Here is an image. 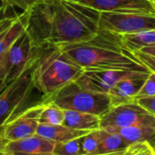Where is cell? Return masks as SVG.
Wrapping results in <instances>:
<instances>
[{"mask_svg":"<svg viewBox=\"0 0 155 155\" xmlns=\"http://www.w3.org/2000/svg\"><path fill=\"white\" fill-rule=\"evenodd\" d=\"M28 24V13L27 11L22 12V14L15 15L13 23L7 29L4 39L0 45V55L4 54L22 35L26 30Z\"/></svg>","mask_w":155,"mask_h":155,"instance_id":"18","label":"cell"},{"mask_svg":"<svg viewBox=\"0 0 155 155\" xmlns=\"http://www.w3.org/2000/svg\"><path fill=\"white\" fill-rule=\"evenodd\" d=\"M45 106L42 102L36 105L25 108L1 130L3 136L8 142L16 141L36 134L39 125L40 114Z\"/></svg>","mask_w":155,"mask_h":155,"instance_id":"9","label":"cell"},{"mask_svg":"<svg viewBox=\"0 0 155 155\" xmlns=\"http://www.w3.org/2000/svg\"><path fill=\"white\" fill-rule=\"evenodd\" d=\"M125 155H155V149L148 142L135 143L125 150Z\"/></svg>","mask_w":155,"mask_h":155,"instance_id":"23","label":"cell"},{"mask_svg":"<svg viewBox=\"0 0 155 155\" xmlns=\"http://www.w3.org/2000/svg\"><path fill=\"white\" fill-rule=\"evenodd\" d=\"M88 131H80L70 128L64 124H39L36 134L52 141L55 143L70 141L87 134Z\"/></svg>","mask_w":155,"mask_h":155,"instance_id":"15","label":"cell"},{"mask_svg":"<svg viewBox=\"0 0 155 155\" xmlns=\"http://www.w3.org/2000/svg\"><path fill=\"white\" fill-rule=\"evenodd\" d=\"M54 155H84L83 151V136L66 141L57 143L54 145Z\"/></svg>","mask_w":155,"mask_h":155,"instance_id":"21","label":"cell"},{"mask_svg":"<svg viewBox=\"0 0 155 155\" xmlns=\"http://www.w3.org/2000/svg\"><path fill=\"white\" fill-rule=\"evenodd\" d=\"M4 74V62H3V54L0 55V82L3 79Z\"/></svg>","mask_w":155,"mask_h":155,"instance_id":"30","label":"cell"},{"mask_svg":"<svg viewBox=\"0 0 155 155\" xmlns=\"http://www.w3.org/2000/svg\"><path fill=\"white\" fill-rule=\"evenodd\" d=\"M27 13L26 31L38 47L86 41L99 30L101 13L78 2L40 0Z\"/></svg>","mask_w":155,"mask_h":155,"instance_id":"1","label":"cell"},{"mask_svg":"<svg viewBox=\"0 0 155 155\" xmlns=\"http://www.w3.org/2000/svg\"><path fill=\"white\" fill-rule=\"evenodd\" d=\"M100 117L92 114L82 113L72 110H64V120L63 124L80 131H94L100 129Z\"/></svg>","mask_w":155,"mask_h":155,"instance_id":"16","label":"cell"},{"mask_svg":"<svg viewBox=\"0 0 155 155\" xmlns=\"http://www.w3.org/2000/svg\"><path fill=\"white\" fill-rule=\"evenodd\" d=\"M141 71L132 70H84L82 75L76 80V83L84 89L89 91L109 94L112 88L121 80L132 76Z\"/></svg>","mask_w":155,"mask_h":155,"instance_id":"10","label":"cell"},{"mask_svg":"<svg viewBox=\"0 0 155 155\" xmlns=\"http://www.w3.org/2000/svg\"><path fill=\"white\" fill-rule=\"evenodd\" d=\"M96 155H125V151H122V152H118V153H110V154H96Z\"/></svg>","mask_w":155,"mask_h":155,"instance_id":"32","label":"cell"},{"mask_svg":"<svg viewBox=\"0 0 155 155\" xmlns=\"http://www.w3.org/2000/svg\"><path fill=\"white\" fill-rule=\"evenodd\" d=\"M59 46V45H58ZM62 51L84 70H132L150 72L133 53L126 50L121 35L99 29L90 39L60 45Z\"/></svg>","mask_w":155,"mask_h":155,"instance_id":"2","label":"cell"},{"mask_svg":"<svg viewBox=\"0 0 155 155\" xmlns=\"http://www.w3.org/2000/svg\"><path fill=\"white\" fill-rule=\"evenodd\" d=\"M151 72H139L119 81L109 92L111 105L135 102V97L143 87Z\"/></svg>","mask_w":155,"mask_h":155,"instance_id":"12","label":"cell"},{"mask_svg":"<svg viewBox=\"0 0 155 155\" xmlns=\"http://www.w3.org/2000/svg\"><path fill=\"white\" fill-rule=\"evenodd\" d=\"M6 9H7V8L4 5V4H3L2 0H0V17L4 16V15H5V11H6Z\"/></svg>","mask_w":155,"mask_h":155,"instance_id":"31","label":"cell"},{"mask_svg":"<svg viewBox=\"0 0 155 155\" xmlns=\"http://www.w3.org/2000/svg\"><path fill=\"white\" fill-rule=\"evenodd\" d=\"M44 101L52 103L63 110L87 113L99 117L105 114L112 107L109 94L84 89L76 81L64 85Z\"/></svg>","mask_w":155,"mask_h":155,"instance_id":"4","label":"cell"},{"mask_svg":"<svg viewBox=\"0 0 155 155\" xmlns=\"http://www.w3.org/2000/svg\"><path fill=\"white\" fill-rule=\"evenodd\" d=\"M81 4L100 13L155 14V5L151 0H84Z\"/></svg>","mask_w":155,"mask_h":155,"instance_id":"11","label":"cell"},{"mask_svg":"<svg viewBox=\"0 0 155 155\" xmlns=\"http://www.w3.org/2000/svg\"><path fill=\"white\" fill-rule=\"evenodd\" d=\"M54 145L55 143L35 134L24 139L8 142L5 146V154L54 155Z\"/></svg>","mask_w":155,"mask_h":155,"instance_id":"13","label":"cell"},{"mask_svg":"<svg viewBox=\"0 0 155 155\" xmlns=\"http://www.w3.org/2000/svg\"><path fill=\"white\" fill-rule=\"evenodd\" d=\"M136 102L145 110H147L150 114L155 116V96L140 98L136 100Z\"/></svg>","mask_w":155,"mask_h":155,"instance_id":"27","label":"cell"},{"mask_svg":"<svg viewBox=\"0 0 155 155\" xmlns=\"http://www.w3.org/2000/svg\"><path fill=\"white\" fill-rule=\"evenodd\" d=\"M142 52H143V53H145V54H150V55L155 56V45H152V46L145 47L144 49L142 50Z\"/></svg>","mask_w":155,"mask_h":155,"instance_id":"29","label":"cell"},{"mask_svg":"<svg viewBox=\"0 0 155 155\" xmlns=\"http://www.w3.org/2000/svg\"><path fill=\"white\" fill-rule=\"evenodd\" d=\"M101 143V128L89 132L83 136V151L84 155L99 154V147Z\"/></svg>","mask_w":155,"mask_h":155,"instance_id":"22","label":"cell"},{"mask_svg":"<svg viewBox=\"0 0 155 155\" xmlns=\"http://www.w3.org/2000/svg\"><path fill=\"white\" fill-rule=\"evenodd\" d=\"M134 54L150 72L155 73V56L145 54L142 51L134 53Z\"/></svg>","mask_w":155,"mask_h":155,"instance_id":"26","label":"cell"},{"mask_svg":"<svg viewBox=\"0 0 155 155\" xmlns=\"http://www.w3.org/2000/svg\"><path fill=\"white\" fill-rule=\"evenodd\" d=\"M84 69L72 61L58 45L41 47L33 69L35 88L47 98L71 82L76 81Z\"/></svg>","mask_w":155,"mask_h":155,"instance_id":"3","label":"cell"},{"mask_svg":"<svg viewBox=\"0 0 155 155\" xmlns=\"http://www.w3.org/2000/svg\"><path fill=\"white\" fill-rule=\"evenodd\" d=\"M155 96V73L151 72L143 87L135 97V101L140 98Z\"/></svg>","mask_w":155,"mask_h":155,"instance_id":"24","label":"cell"},{"mask_svg":"<svg viewBox=\"0 0 155 155\" xmlns=\"http://www.w3.org/2000/svg\"><path fill=\"white\" fill-rule=\"evenodd\" d=\"M7 143H8V141L5 139V137L3 136L2 132L0 130V155L5 154V146H6Z\"/></svg>","mask_w":155,"mask_h":155,"instance_id":"28","label":"cell"},{"mask_svg":"<svg viewBox=\"0 0 155 155\" xmlns=\"http://www.w3.org/2000/svg\"><path fill=\"white\" fill-rule=\"evenodd\" d=\"M38 1L40 0H2L4 5L6 8L16 7V8L21 9L23 12L29 10Z\"/></svg>","mask_w":155,"mask_h":155,"instance_id":"25","label":"cell"},{"mask_svg":"<svg viewBox=\"0 0 155 155\" xmlns=\"http://www.w3.org/2000/svg\"><path fill=\"white\" fill-rule=\"evenodd\" d=\"M45 106L40 114L39 124H63L64 120V110L57 105L43 101Z\"/></svg>","mask_w":155,"mask_h":155,"instance_id":"20","label":"cell"},{"mask_svg":"<svg viewBox=\"0 0 155 155\" xmlns=\"http://www.w3.org/2000/svg\"><path fill=\"white\" fill-rule=\"evenodd\" d=\"M100 128H123L135 125L155 127V116L141 106L136 101L112 106L100 117Z\"/></svg>","mask_w":155,"mask_h":155,"instance_id":"7","label":"cell"},{"mask_svg":"<svg viewBox=\"0 0 155 155\" xmlns=\"http://www.w3.org/2000/svg\"><path fill=\"white\" fill-rule=\"evenodd\" d=\"M35 62L0 92V130L25 110L24 107L35 88L33 79Z\"/></svg>","mask_w":155,"mask_h":155,"instance_id":"5","label":"cell"},{"mask_svg":"<svg viewBox=\"0 0 155 155\" xmlns=\"http://www.w3.org/2000/svg\"><path fill=\"white\" fill-rule=\"evenodd\" d=\"M99 29L117 35L131 34L146 30H155V14H100Z\"/></svg>","mask_w":155,"mask_h":155,"instance_id":"8","label":"cell"},{"mask_svg":"<svg viewBox=\"0 0 155 155\" xmlns=\"http://www.w3.org/2000/svg\"><path fill=\"white\" fill-rule=\"evenodd\" d=\"M40 50L41 47L34 43L25 30L3 54L4 74L0 82V92L36 61Z\"/></svg>","mask_w":155,"mask_h":155,"instance_id":"6","label":"cell"},{"mask_svg":"<svg viewBox=\"0 0 155 155\" xmlns=\"http://www.w3.org/2000/svg\"><path fill=\"white\" fill-rule=\"evenodd\" d=\"M66 1H73V2H78V3H81L82 1L84 0H66Z\"/></svg>","mask_w":155,"mask_h":155,"instance_id":"33","label":"cell"},{"mask_svg":"<svg viewBox=\"0 0 155 155\" xmlns=\"http://www.w3.org/2000/svg\"><path fill=\"white\" fill-rule=\"evenodd\" d=\"M122 43L131 53L142 51L145 47L155 45V30H146L131 34L121 35Z\"/></svg>","mask_w":155,"mask_h":155,"instance_id":"17","label":"cell"},{"mask_svg":"<svg viewBox=\"0 0 155 155\" xmlns=\"http://www.w3.org/2000/svg\"><path fill=\"white\" fill-rule=\"evenodd\" d=\"M109 133L119 134L130 145L140 142H148L155 149V127L147 125H135L130 127L101 128Z\"/></svg>","mask_w":155,"mask_h":155,"instance_id":"14","label":"cell"},{"mask_svg":"<svg viewBox=\"0 0 155 155\" xmlns=\"http://www.w3.org/2000/svg\"><path fill=\"white\" fill-rule=\"evenodd\" d=\"M151 1H152V0H151Z\"/></svg>","mask_w":155,"mask_h":155,"instance_id":"36","label":"cell"},{"mask_svg":"<svg viewBox=\"0 0 155 155\" xmlns=\"http://www.w3.org/2000/svg\"><path fill=\"white\" fill-rule=\"evenodd\" d=\"M5 155H7V154H5Z\"/></svg>","mask_w":155,"mask_h":155,"instance_id":"35","label":"cell"},{"mask_svg":"<svg viewBox=\"0 0 155 155\" xmlns=\"http://www.w3.org/2000/svg\"><path fill=\"white\" fill-rule=\"evenodd\" d=\"M130 144L116 133H109L101 129V143L99 154H110L125 151Z\"/></svg>","mask_w":155,"mask_h":155,"instance_id":"19","label":"cell"},{"mask_svg":"<svg viewBox=\"0 0 155 155\" xmlns=\"http://www.w3.org/2000/svg\"><path fill=\"white\" fill-rule=\"evenodd\" d=\"M152 1L153 2V4H154V5H155V0H152Z\"/></svg>","mask_w":155,"mask_h":155,"instance_id":"34","label":"cell"}]
</instances>
